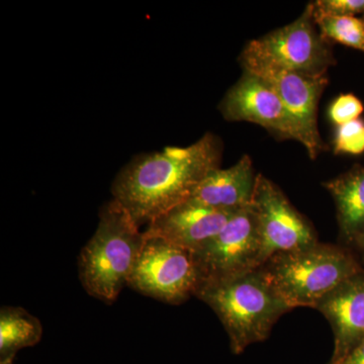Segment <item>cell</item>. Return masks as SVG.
I'll use <instances>...</instances> for the list:
<instances>
[{
	"instance_id": "cell-1",
	"label": "cell",
	"mask_w": 364,
	"mask_h": 364,
	"mask_svg": "<svg viewBox=\"0 0 364 364\" xmlns=\"http://www.w3.org/2000/svg\"><path fill=\"white\" fill-rule=\"evenodd\" d=\"M221 157V142L210 133L188 147L140 155L117 174L112 186L114 200L139 226L149 224L191 200L203 179L220 168Z\"/></svg>"
},
{
	"instance_id": "cell-2",
	"label": "cell",
	"mask_w": 364,
	"mask_h": 364,
	"mask_svg": "<svg viewBox=\"0 0 364 364\" xmlns=\"http://www.w3.org/2000/svg\"><path fill=\"white\" fill-rule=\"evenodd\" d=\"M145 243L140 226L112 198L100 210L95 233L79 255V279L86 293L112 304L128 284Z\"/></svg>"
},
{
	"instance_id": "cell-3",
	"label": "cell",
	"mask_w": 364,
	"mask_h": 364,
	"mask_svg": "<svg viewBox=\"0 0 364 364\" xmlns=\"http://www.w3.org/2000/svg\"><path fill=\"white\" fill-rule=\"evenodd\" d=\"M196 298L217 314L234 354L264 341L273 326L291 309L272 289L259 268L235 279L200 287Z\"/></svg>"
},
{
	"instance_id": "cell-4",
	"label": "cell",
	"mask_w": 364,
	"mask_h": 364,
	"mask_svg": "<svg viewBox=\"0 0 364 364\" xmlns=\"http://www.w3.org/2000/svg\"><path fill=\"white\" fill-rule=\"evenodd\" d=\"M259 269L291 310L298 306L317 308L327 294L363 270L343 249L320 243L277 254Z\"/></svg>"
},
{
	"instance_id": "cell-5",
	"label": "cell",
	"mask_w": 364,
	"mask_h": 364,
	"mask_svg": "<svg viewBox=\"0 0 364 364\" xmlns=\"http://www.w3.org/2000/svg\"><path fill=\"white\" fill-rule=\"evenodd\" d=\"M127 286L163 303L181 305L198 291V272L193 252L164 239L145 236Z\"/></svg>"
},
{
	"instance_id": "cell-6",
	"label": "cell",
	"mask_w": 364,
	"mask_h": 364,
	"mask_svg": "<svg viewBox=\"0 0 364 364\" xmlns=\"http://www.w3.org/2000/svg\"><path fill=\"white\" fill-rule=\"evenodd\" d=\"M240 61L244 70L264 80L279 95L298 124L301 143L315 159L324 150L318 131L317 109L318 100L329 83L327 76L310 78L287 70L256 49L251 42L242 52Z\"/></svg>"
},
{
	"instance_id": "cell-7",
	"label": "cell",
	"mask_w": 364,
	"mask_h": 364,
	"mask_svg": "<svg viewBox=\"0 0 364 364\" xmlns=\"http://www.w3.org/2000/svg\"><path fill=\"white\" fill-rule=\"evenodd\" d=\"M260 250L257 217L251 203L238 210L221 232L193 252L198 272V289L258 269Z\"/></svg>"
},
{
	"instance_id": "cell-8",
	"label": "cell",
	"mask_w": 364,
	"mask_h": 364,
	"mask_svg": "<svg viewBox=\"0 0 364 364\" xmlns=\"http://www.w3.org/2000/svg\"><path fill=\"white\" fill-rule=\"evenodd\" d=\"M252 205L259 230L261 267L277 254L294 252L318 243L310 223L273 182L261 174L256 176Z\"/></svg>"
},
{
	"instance_id": "cell-9",
	"label": "cell",
	"mask_w": 364,
	"mask_h": 364,
	"mask_svg": "<svg viewBox=\"0 0 364 364\" xmlns=\"http://www.w3.org/2000/svg\"><path fill=\"white\" fill-rule=\"evenodd\" d=\"M317 28L309 4L298 20L251 43L282 68L306 77L322 78L336 61L331 43Z\"/></svg>"
},
{
	"instance_id": "cell-10",
	"label": "cell",
	"mask_w": 364,
	"mask_h": 364,
	"mask_svg": "<svg viewBox=\"0 0 364 364\" xmlns=\"http://www.w3.org/2000/svg\"><path fill=\"white\" fill-rule=\"evenodd\" d=\"M228 121L250 122L269 131L282 140L301 142V132L274 90L248 71L230 88L219 107Z\"/></svg>"
},
{
	"instance_id": "cell-11",
	"label": "cell",
	"mask_w": 364,
	"mask_h": 364,
	"mask_svg": "<svg viewBox=\"0 0 364 364\" xmlns=\"http://www.w3.org/2000/svg\"><path fill=\"white\" fill-rule=\"evenodd\" d=\"M238 210H222L188 200L155 218L144 232L196 252L221 232Z\"/></svg>"
},
{
	"instance_id": "cell-12",
	"label": "cell",
	"mask_w": 364,
	"mask_h": 364,
	"mask_svg": "<svg viewBox=\"0 0 364 364\" xmlns=\"http://www.w3.org/2000/svg\"><path fill=\"white\" fill-rule=\"evenodd\" d=\"M334 333V352L330 363L346 355L364 338V272L342 282L318 304Z\"/></svg>"
},
{
	"instance_id": "cell-13",
	"label": "cell",
	"mask_w": 364,
	"mask_h": 364,
	"mask_svg": "<svg viewBox=\"0 0 364 364\" xmlns=\"http://www.w3.org/2000/svg\"><path fill=\"white\" fill-rule=\"evenodd\" d=\"M255 181L252 161L245 155L230 168L210 172L189 200L215 210H240L252 203Z\"/></svg>"
},
{
	"instance_id": "cell-14",
	"label": "cell",
	"mask_w": 364,
	"mask_h": 364,
	"mask_svg": "<svg viewBox=\"0 0 364 364\" xmlns=\"http://www.w3.org/2000/svg\"><path fill=\"white\" fill-rule=\"evenodd\" d=\"M324 186L336 203L342 235L346 241L355 242L364 233V167H354Z\"/></svg>"
},
{
	"instance_id": "cell-15",
	"label": "cell",
	"mask_w": 364,
	"mask_h": 364,
	"mask_svg": "<svg viewBox=\"0 0 364 364\" xmlns=\"http://www.w3.org/2000/svg\"><path fill=\"white\" fill-rule=\"evenodd\" d=\"M43 336L39 318L20 306H2L0 311V363L14 361L21 349L35 346Z\"/></svg>"
},
{
	"instance_id": "cell-16",
	"label": "cell",
	"mask_w": 364,
	"mask_h": 364,
	"mask_svg": "<svg viewBox=\"0 0 364 364\" xmlns=\"http://www.w3.org/2000/svg\"><path fill=\"white\" fill-rule=\"evenodd\" d=\"M322 37L328 42L364 53V18L354 16H313Z\"/></svg>"
},
{
	"instance_id": "cell-17",
	"label": "cell",
	"mask_w": 364,
	"mask_h": 364,
	"mask_svg": "<svg viewBox=\"0 0 364 364\" xmlns=\"http://www.w3.org/2000/svg\"><path fill=\"white\" fill-rule=\"evenodd\" d=\"M335 154L358 155L364 152V121L358 119L337 127Z\"/></svg>"
},
{
	"instance_id": "cell-18",
	"label": "cell",
	"mask_w": 364,
	"mask_h": 364,
	"mask_svg": "<svg viewBox=\"0 0 364 364\" xmlns=\"http://www.w3.org/2000/svg\"><path fill=\"white\" fill-rule=\"evenodd\" d=\"M313 16H354L364 18V0H318L310 4Z\"/></svg>"
},
{
	"instance_id": "cell-19",
	"label": "cell",
	"mask_w": 364,
	"mask_h": 364,
	"mask_svg": "<svg viewBox=\"0 0 364 364\" xmlns=\"http://www.w3.org/2000/svg\"><path fill=\"white\" fill-rule=\"evenodd\" d=\"M364 111L363 102L355 95H339L329 107V117L337 127L358 119Z\"/></svg>"
},
{
	"instance_id": "cell-20",
	"label": "cell",
	"mask_w": 364,
	"mask_h": 364,
	"mask_svg": "<svg viewBox=\"0 0 364 364\" xmlns=\"http://www.w3.org/2000/svg\"><path fill=\"white\" fill-rule=\"evenodd\" d=\"M329 364H364V338L343 358L336 363H329Z\"/></svg>"
},
{
	"instance_id": "cell-21",
	"label": "cell",
	"mask_w": 364,
	"mask_h": 364,
	"mask_svg": "<svg viewBox=\"0 0 364 364\" xmlns=\"http://www.w3.org/2000/svg\"><path fill=\"white\" fill-rule=\"evenodd\" d=\"M356 244H358V247L361 249L363 253L364 254V233L359 235L358 238H356Z\"/></svg>"
},
{
	"instance_id": "cell-22",
	"label": "cell",
	"mask_w": 364,
	"mask_h": 364,
	"mask_svg": "<svg viewBox=\"0 0 364 364\" xmlns=\"http://www.w3.org/2000/svg\"><path fill=\"white\" fill-rule=\"evenodd\" d=\"M0 364H14V361H6V363H2Z\"/></svg>"
}]
</instances>
